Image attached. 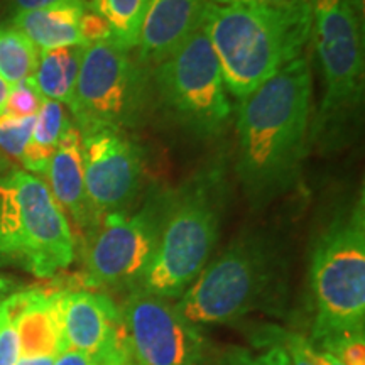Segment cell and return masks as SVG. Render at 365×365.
I'll return each mask as SVG.
<instances>
[{
  "label": "cell",
  "mask_w": 365,
  "mask_h": 365,
  "mask_svg": "<svg viewBox=\"0 0 365 365\" xmlns=\"http://www.w3.org/2000/svg\"><path fill=\"white\" fill-rule=\"evenodd\" d=\"M120 308L135 365H210L202 330L175 301L132 289Z\"/></svg>",
  "instance_id": "11"
},
{
  "label": "cell",
  "mask_w": 365,
  "mask_h": 365,
  "mask_svg": "<svg viewBox=\"0 0 365 365\" xmlns=\"http://www.w3.org/2000/svg\"><path fill=\"white\" fill-rule=\"evenodd\" d=\"M313 33L323 98L313 139L331 143L344 135L364 98V38L359 0H312Z\"/></svg>",
  "instance_id": "7"
},
{
  "label": "cell",
  "mask_w": 365,
  "mask_h": 365,
  "mask_svg": "<svg viewBox=\"0 0 365 365\" xmlns=\"http://www.w3.org/2000/svg\"><path fill=\"white\" fill-rule=\"evenodd\" d=\"M70 125L71 120L66 115L65 107L61 103L53 102V100L44 98L38 115H36L33 135H31L24 156L21 159L26 171H29L34 176H46V171H48L53 154L56 153L59 140L63 139Z\"/></svg>",
  "instance_id": "19"
},
{
  "label": "cell",
  "mask_w": 365,
  "mask_h": 365,
  "mask_svg": "<svg viewBox=\"0 0 365 365\" xmlns=\"http://www.w3.org/2000/svg\"><path fill=\"white\" fill-rule=\"evenodd\" d=\"M54 359L51 355H27V357H19L16 365H53Z\"/></svg>",
  "instance_id": "31"
},
{
  "label": "cell",
  "mask_w": 365,
  "mask_h": 365,
  "mask_svg": "<svg viewBox=\"0 0 365 365\" xmlns=\"http://www.w3.org/2000/svg\"><path fill=\"white\" fill-rule=\"evenodd\" d=\"M213 365H289V357L281 345L257 340L255 349L230 346L218 355Z\"/></svg>",
  "instance_id": "23"
},
{
  "label": "cell",
  "mask_w": 365,
  "mask_h": 365,
  "mask_svg": "<svg viewBox=\"0 0 365 365\" xmlns=\"http://www.w3.org/2000/svg\"><path fill=\"white\" fill-rule=\"evenodd\" d=\"M66 350L93 355L107 365L134 364L122 308L98 291H58Z\"/></svg>",
  "instance_id": "13"
},
{
  "label": "cell",
  "mask_w": 365,
  "mask_h": 365,
  "mask_svg": "<svg viewBox=\"0 0 365 365\" xmlns=\"http://www.w3.org/2000/svg\"><path fill=\"white\" fill-rule=\"evenodd\" d=\"M312 345L333 355L344 365H365V327L330 333L313 340Z\"/></svg>",
  "instance_id": "22"
},
{
  "label": "cell",
  "mask_w": 365,
  "mask_h": 365,
  "mask_svg": "<svg viewBox=\"0 0 365 365\" xmlns=\"http://www.w3.org/2000/svg\"><path fill=\"white\" fill-rule=\"evenodd\" d=\"M19 289H21V284L16 277L0 272V301L6 299L9 294L16 293V291H19Z\"/></svg>",
  "instance_id": "30"
},
{
  "label": "cell",
  "mask_w": 365,
  "mask_h": 365,
  "mask_svg": "<svg viewBox=\"0 0 365 365\" xmlns=\"http://www.w3.org/2000/svg\"><path fill=\"white\" fill-rule=\"evenodd\" d=\"M257 340H267L281 345L289 357V365H318L313 354V345L308 336L284 328H264Z\"/></svg>",
  "instance_id": "25"
},
{
  "label": "cell",
  "mask_w": 365,
  "mask_h": 365,
  "mask_svg": "<svg viewBox=\"0 0 365 365\" xmlns=\"http://www.w3.org/2000/svg\"><path fill=\"white\" fill-rule=\"evenodd\" d=\"M36 124L33 117H12L7 113L0 115V150L9 158L21 161L29 144Z\"/></svg>",
  "instance_id": "24"
},
{
  "label": "cell",
  "mask_w": 365,
  "mask_h": 365,
  "mask_svg": "<svg viewBox=\"0 0 365 365\" xmlns=\"http://www.w3.org/2000/svg\"><path fill=\"white\" fill-rule=\"evenodd\" d=\"M203 26L220 63L225 88L242 100L303 56L313 33V2H210Z\"/></svg>",
  "instance_id": "2"
},
{
  "label": "cell",
  "mask_w": 365,
  "mask_h": 365,
  "mask_svg": "<svg viewBox=\"0 0 365 365\" xmlns=\"http://www.w3.org/2000/svg\"><path fill=\"white\" fill-rule=\"evenodd\" d=\"M282 271L276 242L249 234L208 262L175 303L196 327L225 325L264 308L277 296Z\"/></svg>",
  "instance_id": "3"
},
{
  "label": "cell",
  "mask_w": 365,
  "mask_h": 365,
  "mask_svg": "<svg viewBox=\"0 0 365 365\" xmlns=\"http://www.w3.org/2000/svg\"><path fill=\"white\" fill-rule=\"evenodd\" d=\"M54 2H59V0H11L12 7L16 9L17 12L22 11H34V9L48 7Z\"/></svg>",
  "instance_id": "29"
},
{
  "label": "cell",
  "mask_w": 365,
  "mask_h": 365,
  "mask_svg": "<svg viewBox=\"0 0 365 365\" xmlns=\"http://www.w3.org/2000/svg\"><path fill=\"white\" fill-rule=\"evenodd\" d=\"M85 46H68L51 51H41L33 75L36 90L41 97L70 107L78 81Z\"/></svg>",
  "instance_id": "18"
},
{
  "label": "cell",
  "mask_w": 365,
  "mask_h": 365,
  "mask_svg": "<svg viewBox=\"0 0 365 365\" xmlns=\"http://www.w3.org/2000/svg\"><path fill=\"white\" fill-rule=\"evenodd\" d=\"M149 0H90L88 7L108 26L112 41L132 51L137 48Z\"/></svg>",
  "instance_id": "20"
},
{
  "label": "cell",
  "mask_w": 365,
  "mask_h": 365,
  "mask_svg": "<svg viewBox=\"0 0 365 365\" xmlns=\"http://www.w3.org/2000/svg\"><path fill=\"white\" fill-rule=\"evenodd\" d=\"M156 85L168 112L196 137L210 139L225 130L232 107L203 22L156 66Z\"/></svg>",
  "instance_id": "10"
},
{
  "label": "cell",
  "mask_w": 365,
  "mask_h": 365,
  "mask_svg": "<svg viewBox=\"0 0 365 365\" xmlns=\"http://www.w3.org/2000/svg\"><path fill=\"white\" fill-rule=\"evenodd\" d=\"M2 319H0V365H16L21 357V339L17 328L16 301L14 293L2 299Z\"/></svg>",
  "instance_id": "26"
},
{
  "label": "cell",
  "mask_w": 365,
  "mask_h": 365,
  "mask_svg": "<svg viewBox=\"0 0 365 365\" xmlns=\"http://www.w3.org/2000/svg\"><path fill=\"white\" fill-rule=\"evenodd\" d=\"M11 85L6 83L2 78H0V115H2L4 110H6V105L9 100V95H11Z\"/></svg>",
  "instance_id": "34"
},
{
  "label": "cell",
  "mask_w": 365,
  "mask_h": 365,
  "mask_svg": "<svg viewBox=\"0 0 365 365\" xmlns=\"http://www.w3.org/2000/svg\"><path fill=\"white\" fill-rule=\"evenodd\" d=\"M170 193L153 191L135 213H110L85 235L83 281L95 289L132 291L156 252Z\"/></svg>",
  "instance_id": "8"
},
{
  "label": "cell",
  "mask_w": 365,
  "mask_h": 365,
  "mask_svg": "<svg viewBox=\"0 0 365 365\" xmlns=\"http://www.w3.org/2000/svg\"><path fill=\"white\" fill-rule=\"evenodd\" d=\"M210 0H149L140 29L139 63L158 66L203 22Z\"/></svg>",
  "instance_id": "14"
},
{
  "label": "cell",
  "mask_w": 365,
  "mask_h": 365,
  "mask_svg": "<svg viewBox=\"0 0 365 365\" xmlns=\"http://www.w3.org/2000/svg\"><path fill=\"white\" fill-rule=\"evenodd\" d=\"M222 200L217 178H198L170 193L158 247L137 289L176 301L193 284L220 235Z\"/></svg>",
  "instance_id": "6"
},
{
  "label": "cell",
  "mask_w": 365,
  "mask_h": 365,
  "mask_svg": "<svg viewBox=\"0 0 365 365\" xmlns=\"http://www.w3.org/2000/svg\"><path fill=\"white\" fill-rule=\"evenodd\" d=\"M17 328L21 339V357L51 355L65 352L61 317L58 307V291L48 293L39 287H27L14 293Z\"/></svg>",
  "instance_id": "16"
},
{
  "label": "cell",
  "mask_w": 365,
  "mask_h": 365,
  "mask_svg": "<svg viewBox=\"0 0 365 365\" xmlns=\"http://www.w3.org/2000/svg\"><path fill=\"white\" fill-rule=\"evenodd\" d=\"M44 98L36 90L34 83L31 80L24 81V83L14 86L11 95H9L6 110L4 113L12 117H33L38 115L41 105H43Z\"/></svg>",
  "instance_id": "27"
},
{
  "label": "cell",
  "mask_w": 365,
  "mask_h": 365,
  "mask_svg": "<svg viewBox=\"0 0 365 365\" xmlns=\"http://www.w3.org/2000/svg\"><path fill=\"white\" fill-rule=\"evenodd\" d=\"M129 365H135V364H129Z\"/></svg>",
  "instance_id": "37"
},
{
  "label": "cell",
  "mask_w": 365,
  "mask_h": 365,
  "mask_svg": "<svg viewBox=\"0 0 365 365\" xmlns=\"http://www.w3.org/2000/svg\"><path fill=\"white\" fill-rule=\"evenodd\" d=\"M75 250L68 217L41 178L19 170L0 176V267L48 279L71 266Z\"/></svg>",
  "instance_id": "4"
},
{
  "label": "cell",
  "mask_w": 365,
  "mask_h": 365,
  "mask_svg": "<svg viewBox=\"0 0 365 365\" xmlns=\"http://www.w3.org/2000/svg\"><path fill=\"white\" fill-rule=\"evenodd\" d=\"M0 168H2V161H0Z\"/></svg>",
  "instance_id": "36"
},
{
  "label": "cell",
  "mask_w": 365,
  "mask_h": 365,
  "mask_svg": "<svg viewBox=\"0 0 365 365\" xmlns=\"http://www.w3.org/2000/svg\"><path fill=\"white\" fill-rule=\"evenodd\" d=\"M39 49L16 27H0V78L14 86L33 78Z\"/></svg>",
  "instance_id": "21"
},
{
  "label": "cell",
  "mask_w": 365,
  "mask_h": 365,
  "mask_svg": "<svg viewBox=\"0 0 365 365\" xmlns=\"http://www.w3.org/2000/svg\"><path fill=\"white\" fill-rule=\"evenodd\" d=\"M314 322L309 340L365 327L364 195L318 235L309 261Z\"/></svg>",
  "instance_id": "5"
},
{
  "label": "cell",
  "mask_w": 365,
  "mask_h": 365,
  "mask_svg": "<svg viewBox=\"0 0 365 365\" xmlns=\"http://www.w3.org/2000/svg\"><path fill=\"white\" fill-rule=\"evenodd\" d=\"M313 354H314V359H317L318 365H344V364H340L335 357H333V355L323 352V350L317 349V346H313Z\"/></svg>",
  "instance_id": "32"
},
{
  "label": "cell",
  "mask_w": 365,
  "mask_h": 365,
  "mask_svg": "<svg viewBox=\"0 0 365 365\" xmlns=\"http://www.w3.org/2000/svg\"><path fill=\"white\" fill-rule=\"evenodd\" d=\"M313 75L299 56L240 100L237 176L254 208L267 207L298 180L308 145Z\"/></svg>",
  "instance_id": "1"
},
{
  "label": "cell",
  "mask_w": 365,
  "mask_h": 365,
  "mask_svg": "<svg viewBox=\"0 0 365 365\" xmlns=\"http://www.w3.org/2000/svg\"><path fill=\"white\" fill-rule=\"evenodd\" d=\"M48 188L65 215L71 217L78 230L88 234L100 222L85 190L83 158H81V134L76 125H70L59 140L48 171Z\"/></svg>",
  "instance_id": "15"
},
{
  "label": "cell",
  "mask_w": 365,
  "mask_h": 365,
  "mask_svg": "<svg viewBox=\"0 0 365 365\" xmlns=\"http://www.w3.org/2000/svg\"><path fill=\"white\" fill-rule=\"evenodd\" d=\"M2 313H4V307H2V301H0V319H2Z\"/></svg>",
  "instance_id": "35"
},
{
  "label": "cell",
  "mask_w": 365,
  "mask_h": 365,
  "mask_svg": "<svg viewBox=\"0 0 365 365\" xmlns=\"http://www.w3.org/2000/svg\"><path fill=\"white\" fill-rule=\"evenodd\" d=\"M212 4H218V6H230V4H277V2H287V0H210Z\"/></svg>",
  "instance_id": "33"
},
{
  "label": "cell",
  "mask_w": 365,
  "mask_h": 365,
  "mask_svg": "<svg viewBox=\"0 0 365 365\" xmlns=\"http://www.w3.org/2000/svg\"><path fill=\"white\" fill-rule=\"evenodd\" d=\"M86 11V0H59L48 7L16 12L12 27L26 34L39 51L85 46L81 38V19Z\"/></svg>",
  "instance_id": "17"
},
{
  "label": "cell",
  "mask_w": 365,
  "mask_h": 365,
  "mask_svg": "<svg viewBox=\"0 0 365 365\" xmlns=\"http://www.w3.org/2000/svg\"><path fill=\"white\" fill-rule=\"evenodd\" d=\"M360 2H362V0H360Z\"/></svg>",
  "instance_id": "38"
},
{
  "label": "cell",
  "mask_w": 365,
  "mask_h": 365,
  "mask_svg": "<svg viewBox=\"0 0 365 365\" xmlns=\"http://www.w3.org/2000/svg\"><path fill=\"white\" fill-rule=\"evenodd\" d=\"M53 365H107L93 355L78 352V350H65L54 359Z\"/></svg>",
  "instance_id": "28"
},
{
  "label": "cell",
  "mask_w": 365,
  "mask_h": 365,
  "mask_svg": "<svg viewBox=\"0 0 365 365\" xmlns=\"http://www.w3.org/2000/svg\"><path fill=\"white\" fill-rule=\"evenodd\" d=\"M85 190L98 220L127 212L144 181L143 150L120 130H95L81 135Z\"/></svg>",
  "instance_id": "12"
},
{
  "label": "cell",
  "mask_w": 365,
  "mask_h": 365,
  "mask_svg": "<svg viewBox=\"0 0 365 365\" xmlns=\"http://www.w3.org/2000/svg\"><path fill=\"white\" fill-rule=\"evenodd\" d=\"M148 81L140 63L113 41L85 46L70 110L81 135L120 130L139 124L148 103Z\"/></svg>",
  "instance_id": "9"
}]
</instances>
